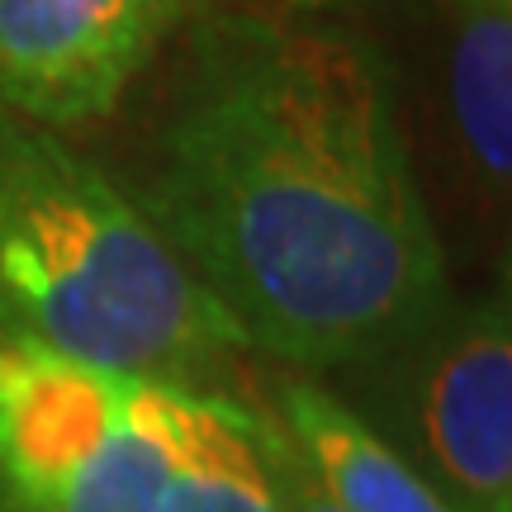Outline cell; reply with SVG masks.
I'll return each instance as SVG.
<instances>
[{"instance_id":"ba28073f","label":"cell","mask_w":512,"mask_h":512,"mask_svg":"<svg viewBox=\"0 0 512 512\" xmlns=\"http://www.w3.org/2000/svg\"><path fill=\"white\" fill-rule=\"evenodd\" d=\"M451 100L460 138L489 185L512 166V0H456Z\"/></svg>"},{"instance_id":"7a4b0ae2","label":"cell","mask_w":512,"mask_h":512,"mask_svg":"<svg viewBox=\"0 0 512 512\" xmlns=\"http://www.w3.org/2000/svg\"><path fill=\"white\" fill-rule=\"evenodd\" d=\"M0 328L81 366L190 389L242 351L124 185L5 105Z\"/></svg>"},{"instance_id":"6da1fadb","label":"cell","mask_w":512,"mask_h":512,"mask_svg":"<svg viewBox=\"0 0 512 512\" xmlns=\"http://www.w3.org/2000/svg\"><path fill=\"white\" fill-rule=\"evenodd\" d=\"M133 204L242 347L370 370L456 299L380 53L290 10L204 19Z\"/></svg>"},{"instance_id":"277c9868","label":"cell","mask_w":512,"mask_h":512,"mask_svg":"<svg viewBox=\"0 0 512 512\" xmlns=\"http://www.w3.org/2000/svg\"><path fill=\"white\" fill-rule=\"evenodd\" d=\"M394 375L408 465L456 512H512V328L503 299L446 304L437 323L375 361Z\"/></svg>"},{"instance_id":"9c48e42d","label":"cell","mask_w":512,"mask_h":512,"mask_svg":"<svg viewBox=\"0 0 512 512\" xmlns=\"http://www.w3.org/2000/svg\"><path fill=\"white\" fill-rule=\"evenodd\" d=\"M266 427V456H271V470H275V489H280V508L285 512H342L332 503V494L318 484V475L309 470V460L299 456V446L290 441V432L266 413L261 418Z\"/></svg>"},{"instance_id":"5b68a950","label":"cell","mask_w":512,"mask_h":512,"mask_svg":"<svg viewBox=\"0 0 512 512\" xmlns=\"http://www.w3.org/2000/svg\"><path fill=\"white\" fill-rule=\"evenodd\" d=\"M190 0H0V105L43 128L110 119Z\"/></svg>"},{"instance_id":"52a82bcc","label":"cell","mask_w":512,"mask_h":512,"mask_svg":"<svg viewBox=\"0 0 512 512\" xmlns=\"http://www.w3.org/2000/svg\"><path fill=\"white\" fill-rule=\"evenodd\" d=\"M271 418L290 432L318 484L342 512H456L399 446L380 437L361 413L309 380L280 384Z\"/></svg>"},{"instance_id":"30bf717a","label":"cell","mask_w":512,"mask_h":512,"mask_svg":"<svg viewBox=\"0 0 512 512\" xmlns=\"http://www.w3.org/2000/svg\"><path fill=\"white\" fill-rule=\"evenodd\" d=\"M261 10H290V15H313V10H328V5H342V0H252Z\"/></svg>"},{"instance_id":"8992f818","label":"cell","mask_w":512,"mask_h":512,"mask_svg":"<svg viewBox=\"0 0 512 512\" xmlns=\"http://www.w3.org/2000/svg\"><path fill=\"white\" fill-rule=\"evenodd\" d=\"M166 432L171 456L152 512H285L261 413L209 389L171 384Z\"/></svg>"},{"instance_id":"3957f363","label":"cell","mask_w":512,"mask_h":512,"mask_svg":"<svg viewBox=\"0 0 512 512\" xmlns=\"http://www.w3.org/2000/svg\"><path fill=\"white\" fill-rule=\"evenodd\" d=\"M166 394L0 328V512H152Z\"/></svg>"}]
</instances>
